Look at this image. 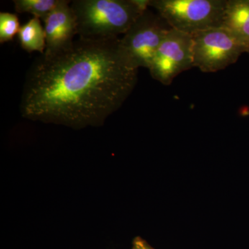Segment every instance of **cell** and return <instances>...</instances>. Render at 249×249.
<instances>
[{
	"mask_svg": "<svg viewBox=\"0 0 249 249\" xmlns=\"http://www.w3.org/2000/svg\"><path fill=\"white\" fill-rule=\"evenodd\" d=\"M193 67L192 35L171 29L156 52L148 70L154 79L170 85L179 73Z\"/></svg>",
	"mask_w": 249,
	"mask_h": 249,
	"instance_id": "6",
	"label": "cell"
},
{
	"mask_svg": "<svg viewBox=\"0 0 249 249\" xmlns=\"http://www.w3.org/2000/svg\"><path fill=\"white\" fill-rule=\"evenodd\" d=\"M120 38L78 37L68 49L36 59L24 81L23 117L73 128L103 124L120 109L138 80V70L121 52Z\"/></svg>",
	"mask_w": 249,
	"mask_h": 249,
	"instance_id": "1",
	"label": "cell"
},
{
	"mask_svg": "<svg viewBox=\"0 0 249 249\" xmlns=\"http://www.w3.org/2000/svg\"><path fill=\"white\" fill-rule=\"evenodd\" d=\"M40 18L33 17L24 25L21 26L18 38L21 47L28 53L39 52L41 55L46 50L45 28L42 27Z\"/></svg>",
	"mask_w": 249,
	"mask_h": 249,
	"instance_id": "9",
	"label": "cell"
},
{
	"mask_svg": "<svg viewBox=\"0 0 249 249\" xmlns=\"http://www.w3.org/2000/svg\"><path fill=\"white\" fill-rule=\"evenodd\" d=\"M21 26L17 15L9 12L0 13V43L10 42L18 35Z\"/></svg>",
	"mask_w": 249,
	"mask_h": 249,
	"instance_id": "11",
	"label": "cell"
},
{
	"mask_svg": "<svg viewBox=\"0 0 249 249\" xmlns=\"http://www.w3.org/2000/svg\"><path fill=\"white\" fill-rule=\"evenodd\" d=\"M62 0H14L18 14H29L43 20L53 11Z\"/></svg>",
	"mask_w": 249,
	"mask_h": 249,
	"instance_id": "10",
	"label": "cell"
},
{
	"mask_svg": "<svg viewBox=\"0 0 249 249\" xmlns=\"http://www.w3.org/2000/svg\"><path fill=\"white\" fill-rule=\"evenodd\" d=\"M153 249L145 241L140 237H137L134 241L133 249Z\"/></svg>",
	"mask_w": 249,
	"mask_h": 249,
	"instance_id": "12",
	"label": "cell"
},
{
	"mask_svg": "<svg viewBox=\"0 0 249 249\" xmlns=\"http://www.w3.org/2000/svg\"><path fill=\"white\" fill-rule=\"evenodd\" d=\"M192 37L194 67L205 73L225 70L247 53V49L223 27L199 31Z\"/></svg>",
	"mask_w": 249,
	"mask_h": 249,
	"instance_id": "5",
	"label": "cell"
},
{
	"mask_svg": "<svg viewBox=\"0 0 249 249\" xmlns=\"http://www.w3.org/2000/svg\"><path fill=\"white\" fill-rule=\"evenodd\" d=\"M222 27L249 49V0H227Z\"/></svg>",
	"mask_w": 249,
	"mask_h": 249,
	"instance_id": "8",
	"label": "cell"
},
{
	"mask_svg": "<svg viewBox=\"0 0 249 249\" xmlns=\"http://www.w3.org/2000/svg\"><path fill=\"white\" fill-rule=\"evenodd\" d=\"M248 53H249V51H248Z\"/></svg>",
	"mask_w": 249,
	"mask_h": 249,
	"instance_id": "13",
	"label": "cell"
},
{
	"mask_svg": "<svg viewBox=\"0 0 249 249\" xmlns=\"http://www.w3.org/2000/svg\"><path fill=\"white\" fill-rule=\"evenodd\" d=\"M71 7L79 38L111 40L120 38L149 8V0H74Z\"/></svg>",
	"mask_w": 249,
	"mask_h": 249,
	"instance_id": "2",
	"label": "cell"
},
{
	"mask_svg": "<svg viewBox=\"0 0 249 249\" xmlns=\"http://www.w3.org/2000/svg\"><path fill=\"white\" fill-rule=\"evenodd\" d=\"M46 35L45 55H53L71 47L78 36L76 17L71 1L61 3L44 19Z\"/></svg>",
	"mask_w": 249,
	"mask_h": 249,
	"instance_id": "7",
	"label": "cell"
},
{
	"mask_svg": "<svg viewBox=\"0 0 249 249\" xmlns=\"http://www.w3.org/2000/svg\"><path fill=\"white\" fill-rule=\"evenodd\" d=\"M172 28L157 12L147 9L121 37L119 45L129 65L149 68L156 52Z\"/></svg>",
	"mask_w": 249,
	"mask_h": 249,
	"instance_id": "4",
	"label": "cell"
},
{
	"mask_svg": "<svg viewBox=\"0 0 249 249\" xmlns=\"http://www.w3.org/2000/svg\"><path fill=\"white\" fill-rule=\"evenodd\" d=\"M227 0H149L172 29L185 34L222 27Z\"/></svg>",
	"mask_w": 249,
	"mask_h": 249,
	"instance_id": "3",
	"label": "cell"
}]
</instances>
